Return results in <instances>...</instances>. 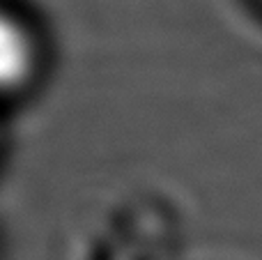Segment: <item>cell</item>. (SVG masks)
<instances>
[{
	"mask_svg": "<svg viewBox=\"0 0 262 260\" xmlns=\"http://www.w3.org/2000/svg\"><path fill=\"white\" fill-rule=\"evenodd\" d=\"M37 64V46L28 28L0 9V95L14 92L30 81Z\"/></svg>",
	"mask_w": 262,
	"mask_h": 260,
	"instance_id": "cell-1",
	"label": "cell"
}]
</instances>
